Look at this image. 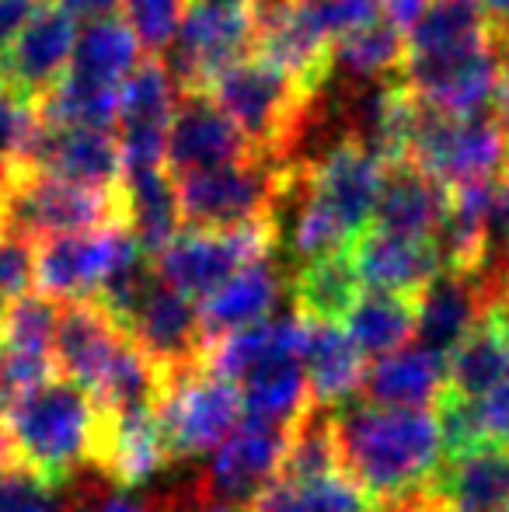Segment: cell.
I'll use <instances>...</instances> for the list:
<instances>
[{
	"label": "cell",
	"instance_id": "6da1fadb",
	"mask_svg": "<svg viewBox=\"0 0 509 512\" xmlns=\"http://www.w3.org/2000/svg\"><path fill=\"white\" fill-rule=\"evenodd\" d=\"M342 471L374 502H394L422 488L443 460L433 411L377 408L363 398L332 408Z\"/></svg>",
	"mask_w": 509,
	"mask_h": 512
},
{
	"label": "cell",
	"instance_id": "7a4b0ae2",
	"mask_svg": "<svg viewBox=\"0 0 509 512\" xmlns=\"http://www.w3.org/2000/svg\"><path fill=\"white\" fill-rule=\"evenodd\" d=\"M105 408L67 377H49L4 411L14 460L53 485H70L91 471Z\"/></svg>",
	"mask_w": 509,
	"mask_h": 512
},
{
	"label": "cell",
	"instance_id": "3957f363",
	"mask_svg": "<svg viewBox=\"0 0 509 512\" xmlns=\"http://www.w3.org/2000/svg\"><path fill=\"white\" fill-rule=\"evenodd\" d=\"M405 161L454 192L496 182L509 168V140L492 108L489 112H436L419 102Z\"/></svg>",
	"mask_w": 509,
	"mask_h": 512
},
{
	"label": "cell",
	"instance_id": "277c9868",
	"mask_svg": "<svg viewBox=\"0 0 509 512\" xmlns=\"http://www.w3.org/2000/svg\"><path fill=\"white\" fill-rule=\"evenodd\" d=\"M203 95H210V102L238 126L252 154L283 161L297 115L311 91L300 88L276 63L262 60L258 53H248L241 60L227 63L220 74H213Z\"/></svg>",
	"mask_w": 509,
	"mask_h": 512
},
{
	"label": "cell",
	"instance_id": "5b68a950",
	"mask_svg": "<svg viewBox=\"0 0 509 512\" xmlns=\"http://www.w3.org/2000/svg\"><path fill=\"white\" fill-rule=\"evenodd\" d=\"M290 175V164L276 161V157L248 154L241 161L220 164V168L175 178L178 209L189 227L203 230L272 227L269 220Z\"/></svg>",
	"mask_w": 509,
	"mask_h": 512
},
{
	"label": "cell",
	"instance_id": "8992f818",
	"mask_svg": "<svg viewBox=\"0 0 509 512\" xmlns=\"http://www.w3.org/2000/svg\"><path fill=\"white\" fill-rule=\"evenodd\" d=\"M241 394L231 380L217 377L203 356L196 363L161 373L154 415L171 460H192L213 453L241 422Z\"/></svg>",
	"mask_w": 509,
	"mask_h": 512
},
{
	"label": "cell",
	"instance_id": "52a82bcc",
	"mask_svg": "<svg viewBox=\"0 0 509 512\" xmlns=\"http://www.w3.org/2000/svg\"><path fill=\"white\" fill-rule=\"evenodd\" d=\"M116 189H84L39 171H18V178L0 192V230L42 244L63 234L112 227L119 223Z\"/></svg>",
	"mask_w": 509,
	"mask_h": 512
},
{
	"label": "cell",
	"instance_id": "ba28073f",
	"mask_svg": "<svg viewBox=\"0 0 509 512\" xmlns=\"http://www.w3.org/2000/svg\"><path fill=\"white\" fill-rule=\"evenodd\" d=\"M255 49V0H185L175 39L161 53L182 91H203L213 74Z\"/></svg>",
	"mask_w": 509,
	"mask_h": 512
},
{
	"label": "cell",
	"instance_id": "9c48e42d",
	"mask_svg": "<svg viewBox=\"0 0 509 512\" xmlns=\"http://www.w3.org/2000/svg\"><path fill=\"white\" fill-rule=\"evenodd\" d=\"M272 251V227L241 230H178L154 255V272L189 300H206L241 265Z\"/></svg>",
	"mask_w": 509,
	"mask_h": 512
},
{
	"label": "cell",
	"instance_id": "30bf717a",
	"mask_svg": "<svg viewBox=\"0 0 509 512\" xmlns=\"http://www.w3.org/2000/svg\"><path fill=\"white\" fill-rule=\"evenodd\" d=\"M136 251L143 248L129 237L123 223L42 241L35 251V290L60 304L91 300L105 279Z\"/></svg>",
	"mask_w": 509,
	"mask_h": 512
},
{
	"label": "cell",
	"instance_id": "8fae6325",
	"mask_svg": "<svg viewBox=\"0 0 509 512\" xmlns=\"http://www.w3.org/2000/svg\"><path fill=\"white\" fill-rule=\"evenodd\" d=\"M182 88L161 56H143L116 95V140L123 171L164 168V140Z\"/></svg>",
	"mask_w": 509,
	"mask_h": 512
},
{
	"label": "cell",
	"instance_id": "7c38bea8",
	"mask_svg": "<svg viewBox=\"0 0 509 512\" xmlns=\"http://www.w3.org/2000/svg\"><path fill=\"white\" fill-rule=\"evenodd\" d=\"M286 446V425L265 418H241L234 432L213 450L210 471L199 478L213 506L245 509L276 478Z\"/></svg>",
	"mask_w": 509,
	"mask_h": 512
},
{
	"label": "cell",
	"instance_id": "4fadbf2b",
	"mask_svg": "<svg viewBox=\"0 0 509 512\" xmlns=\"http://www.w3.org/2000/svg\"><path fill=\"white\" fill-rule=\"evenodd\" d=\"M77 42V18L63 7L49 4L35 7L32 18L21 25L11 46L0 53V88L25 102H39L70 67Z\"/></svg>",
	"mask_w": 509,
	"mask_h": 512
},
{
	"label": "cell",
	"instance_id": "5bb4252c",
	"mask_svg": "<svg viewBox=\"0 0 509 512\" xmlns=\"http://www.w3.org/2000/svg\"><path fill=\"white\" fill-rule=\"evenodd\" d=\"M21 171H39L84 189L112 192L123 178V154L112 129L88 126H49L39 119L25 147Z\"/></svg>",
	"mask_w": 509,
	"mask_h": 512
},
{
	"label": "cell",
	"instance_id": "9a60e30c",
	"mask_svg": "<svg viewBox=\"0 0 509 512\" xmlns=\"http://www.w3.org/2000/svg\"><path fill=\"white\" fill-rule=\"evenodd\" d=\"M384 168L387 164L381 157L360 143H339L325 157L300 168V175H304V189L342 223L349 241H356L374 223Z\"/></svg>",
	"mask_w": 509,
	"mask_h": 512
},
{
	"label": "cell",
	"instance_id": "2e32d148",
	"mask_svg": "<svg viewBox=\"0 0 509 512\" xmlns=\"http://www.w3.org/2000/svg\"><path fill=\"white\" fill-rule=\"evenodd\" d=\"M252 154L248 140L231 119L210 102L203 91H182L171 115L168 140H164V168L171 178H185L192 171L220 168Z\"/></svg>",
	"mask_w": 509,
	"mask_h": 512
},
{
	"label": "cell",
	"instance_id": "e0dca14e",
	"mask_svg": "<svg viewBox=\"0 0 509 512\" xmlns=\"http://www.w3.org/2000/svg\"><path fill=\"white\" fill-rule=\"evenodd\" d=\"M168 464L171 457H168V446H164L161 425H157L154 405L123 408V411L105 408L102 436H98L91 474H98V478H105L116 488L136 492V488H143Z\"/></svg>",
	"mask_w": 509,
	"mask_h": 512
},
{
	"label": "cell",
	"instance_id": "ac0fdd59",
	"mask_svg": "<svg viewBox=\"0 0 509 512\" xmlns=\"http://www.w3.org/2000/svg\"><path fill=\"white\" fill-rule=\"evenodd\" d=\"M126 335L157 363V370L196 363L206 352L203 328H199V307L161 276L150 283L147 297L133 310L126 324Z\"/></svg>",
	"mask_w": 509,
	"mask_h": 512
},
{
	"label": "cell",
	"instance_id": "d6986e66",
	"mask_svg": "<svg viewBox=\"0 0 509 512\" xmlns=\"http://www.w3.org/2000/svg\"><path fill=\"white\" fill-rule=\"evenodd\" d=\"M286 286H290V272L283 269V258H276V251H265L248 265H241L220 290H213L199 304L203 342L210 345L241 328L262 324L283 300Z\"/></svg>",
	"mask_w": 509,
	"mask_h": 512
},
{
	"label": "cell",
	"instance_id": "ffe728a7",
	"mask_svg": "<svg viewBox=\"0 0 509 512\" xmlns=\"http://www.w3.org/2000/svg\"><path fill=\"white\" fill-rule=\"evenodd\" d=\"M126 342L129 335L95 300H70V304H60V321H56L53 335V366L60 370V377L74 380L88 394H95Z\"/></svg>",
	"mask_w": 509,
	"mask_h": 512
},
{
	"label": "cell",
	"instance_id": "44dd1931",
	"mask_svg": "<svg viewBox=\"0 0 509 512\" xmlns=\"http://www.w3.org/2000/svg\"><path fill=\"white\" fill-rule=\"evenodd\" d=\"M489 314V293L475 272L443 269L415 297V338L422 349L447 359Z\"/></svg>",
	"mask_w": 509,
	"mask_h": 512
},
{
	"label": "cell",
	"instance_id": "7402d4cb",
	"mask_svg": "<svg viewBox=\"0 0 509 512\" xmlns=\"http://www.w3.org/2000/svg\"><path fill=\"white\" fill-rule=\"evenodd\" d=\"M356 276L363 290L377 293H401V297H419L422 286L443 272L436 255V244L426 237H401L384 230H367L349 244Z\"/></svg>",
	"mask_w": 509,
	"mask_h": 512
},
{
	"label": "cell",
	"instance_id": "603a6c76",
	"mask_svg": "<svg viewBox=\"0 0 509 512\" xmlns=\"http://www.w3.org/2000/svg\"><path fill=\"white\" fill-rule=\"evenodd\" d=\"M443 512H506L509 509V443L485 439L461 457L440 460L429 478Z\"/></svg>",
	"mask_w": 509,
	"mask_h": 512
},
{
	"label": "cell",
	"instance_id": "cb8c5ba5",
	"mask_svg": "<svg viewBox=\"0 0 509 512\" xmlns=\"http://www.w3.org/2000/svg\"><path fill=\"white\" fill-rule=\"evenodd\" d=\"M447 203L450 192L436 178H429L412 161H391L384 168L370 230L433 241L436 227L447 213Z\"/></svg>",
	"mask_w": 509,
	"mask_h": 512
},
{
	"label": "cell",
	"instance_id": "d4e9b609",
	"mask_svg": "<svg viewBox=\"0 0 509 512\" xmlns=\"http://www.w3.org/2000/svg\"><path fill=\"white\" fill-rule=\"evenodd\" d=\"M447 391V359L422 345H405L391 356L374 359L356 398L377 408L433 411Z\"/></svg>",
	"mask_w": 509,
	"mask_h": 512
},
{
	"label": "cell",
	"instance_id": "484cf974",
	"mask_svg": "<svg viewBox=\"0 0 509 512\" xmlns=\"http://www.w3.org/2000/svg\"><path fill=\"white\" fill-rule=\"evenodd\" d=\"M307 391L321 408H339L353 401L367 377V356L356 349L342 324L304 321V345H300Z\"/></svg>",
	"mask_w": 509,
	"mask_h": 512
},
{
	"label": "cell",
	"instance_id": "4316f807",
	"mask_svg": "<svg viewBox=\"0 0 509 512\" xmlns=\"http://www.w3.org/2000/svg\"><path fill=\"white\" fill-rule=\"evenodd\" d=\"M119 223L150 258L182 230L178 189L168 168H133L119 178Z\"/></svg>",
	"mask_w": 509,
	"mask_h": 512
},
{
	"label": "cell",
	"instance_id": "83f0119b",
	"mask_svg": "<svg viewBox=\"0 0 509 512\" xmlns=\"http://www.w3.org/2000/svg\"><path fill=\"white\" fill-rule=\"evenodd\" d=\"M286 293L293 300V314L304 317V321L342 324L349 317V310H353V304L360 300L363 283L356 276L349 248H342L290 269Z\"/></svg>",
	"mask_w": 509,
	"mask_h": 512
},
{
	"label": "cell",
	"instance_id": "f1b7e54d",
	"mask_svg": "<svg viewBox=\"0 0 509 512\" xmlns=\"http://www.w3.org/2000/svg\"><path fill=\"white\" fill-rule=\"evenodd\" d=\"M143 60V46L136 32L129 28L123 14H105L77 28L74 56H70L67 74L81 77L98 88L119 91V84L133 74V67Z\"/></svg>",
	"mask_w": 509,
	"mask_h": 512
},
{
	"label": "cell",
	"instance_id": "f546056e",
	"mask_svg": "<svg viewBox=\"0 0 509 512\" xmlns=\"http://www.w3.org/2000/svg\"><path fill=\"white\" fill-rule=\"evenodd\" d=\"M245 512H377V502L346 471H335L311 481L272 478Z\"/></svg>",
	"mask_w": 509,
	"mask_h": 512
},
{
	"label": "cell",
	"instance_id": "4dcf8cb0",
	"mask_svg": "<svg viewBox=\"0 0 509 512\" xmlns=\"http://www.w3.org/2000/svg\"><path fill=\"white\" fill-rule=\"evenodd\" d=\"M405 60V35L384 18L356 28L332 42V67L328 77L342 84H377L401 74Z\"/></svg>",
	"mask_w": 509,
	"mask_h": 512
},
{
	"label": "cell",
	"instance_id": "1f68e13d",
	"mask_svg": "<svg viewBox=\"0 0 509 512\" xmlns=\"http://www.w3.org/2000/svg\"><path fill=\"white\" fill-rule=\"evenodd\" d=\"M346 331L367 359L391 356L415 335V297L363 290L346 317Z\"/></svg>",
	"mask_w": 509,
	"mask_h": 512
},
{
	"label": "cell",
	"instance_id": "d6a6232c",
	"mask_svg": "<svg viewBox=\"0 0 509 512\" xmlns=\"http://www.w3.org/2000/svg\"><path fill=\"white\" fill-rule=\"evenodd\" d=\"M342 471L339 443H335L332 408L307 405L293 422H286V446L279 460V481H311Z\"/></svg>",
	"mask_w": 509,
	"mask_h": 512
},
{
	"label": "cell",
	"instance_id": "836d02e7",
	"mask_svg": "<svg viewBox=\"0 0 509 512\" xmlns=\"http://www.w3.org/2000/svg\"><path fill=\"white\" fill-rule=\"evenodd\" d=\"M503 380H509V349L485 314V321L447 356V387L482 401Z\"/></svg>",
	"mask_w": 509,
	"mask_h": 512
},
{
	"label": "cell",
	"instance_id": "e575fe53",
	"mask_svg": "<svg viewBox=\"0 0 509 512\" xmlns=\"http://www.w3.org/2000/svg\"><path fill=\"white\" fill-rule=\"evenodd\" d=\"M56 321H60V300L28 290L0 307V345L32 356H53Z\"/></svg>",
	"mask_w": 509,
	"mask_h": 512
},
{
	"label": "cell",
	"instance_id": "d590c367",
	"mask_svg": "<svg viewBox=\"0 0 509 512\" xmlns=\"http://www.w3.org/2000/svg\"><path fill=\"white\" fill-rule=\"evenodd\" d=\"M206 506L199 495V485H189L185 492L171 495V499H140V495L126 492V488H109V481H84L74 495L67 499V512H196Z\"/></svg>",
	"mask_w": 509,
	"mask_h": 512
},
{
	"label": "cell",
	"instance_id": "8d00e7d4",
	"mask_svg": "<svg viewBox=\"0 0 509 512\" xmlns=\"http://www.w3.org/2000/svg\"><path fill=\"white\" fill-rule=\"evenodd\" d=\"M0 512H67L63 485H53L21 460L0 467Z\"/></svg>",
	"mask_w": 509,
	"mask_h": 512
},
{
	"label": "cell",
	"instance_id": "74e56055",
	"mask_svg": "<svg viewBox=\"0 0 509 512\" xmlns=\"http://www.w3.org/2000/svg\"><path fill=\"white\" fill-rule=\"evenodd\" d=\"M35 126H39L35 105L0 88V192L18 178Z\"/></svg>",
	"mask_w": 509,
	"mask_h": 512
},
{
	"label": "cell",
	"instance_id": "f35d334b",
	"mask_svg": "<svg viewBox=\"0 0 509 512\" xmlns=\"http://www.w3.org/2000/svg\"><path fill=\"white\" fill-rule=\"evenodd\" d=\"M185 0H123V18L136 32L150 56H161L168 42L175 39V28L182 21Z\"/></svg>",
	"mask_w": 509,
	"mask_h": 512
},
{
	"label": "cell",
	"instance_id": "ab89813d",
	"mask_svg": "<svg viewBox=\"0 0 509 512\" xmlns=\"http://www.w3.org/2000/svg\"><path fill=\"white\" fill-rule=\"evenodd\" d=\"M300 7L328 42L381 18V0H300Z\"/></svg>",
	"mask_w": 509,
	"mask_h": 512
},
{
	"label": "cell",
	"instance_id": "60d3db41",
	"mask_svg": "<svg viewBox=\"0 0 509 512\" xmlns=\"http://www.w3.org/2000/svg\"><path fill=\"white\" fill-rule=\"evenodd\" d=\"M35 286V244L0 230V307Z\"/></svg>",
	"mask_w": 509,
	"mask_h": 512
},
{
	"label": "cell",
	"instance_id": "b9f144b4",
	"mask_svg": "<svg viewBox=\"0 0 509 512\" xmlns=\"http://www.w3.org/2000/svg\"><path fill=\"white\" fill-rule=\"evenodd\" d=\"M478 411H482V422H485V432L489 439H503L509 443V380L489 391L482 401H478Z\"/></svg>",
	"mask_w": 509,
	"mask_h": 512
},
{
	"label": "cell",
	"instance_id": "7bdbcfd3",
	"mask_svg": "<svg viewBox=\"0 0 509 512\" xmlns=\"http://www.w3.org/2000/svg\"><path fill=\"white\" fill-rule=\"evenodd\" d=\"M42 0H0V53L11 46V39L21 32L28 18L35 14Z\"/></svg>",
	"mask_w": 509,
	"mask_h": 512
},
{
	"label": "cell",
	"instance_id": "ee69618b",
	"mask_svg": "<svg viewBox=\"0 0 509 512\" xmlns=\"http://www.w3.org/2000/svg\"><path fill=\"white\" fill-rule=\"evenodd\" d=\"M429 7V0H381V18L387 25H394L401 35H408V28L422 18V11Z\"/></svg>",
	"mask_w": 509,
	"mask_h": 512
},
{
	"label": "cell",
	"instance_id": "f6af8a7d",
	"mask_svg": "<svg viewBox=\"0 0 509 512\" xmlns=\"http://www.w3.org/2000/svg\"><path fill=\"white\" fill-rule=\"evenodd\" d=\"M53 4L63 7L70 18H84V21H95V18H105V14L123 11V0H53Z\"/></svg>",
	"mask_w": 509,
	"mask_h": 512
},
{
	"label": "cell",
	"instance_id": "bcb514c9",
	"mask_svg": "<svg viewBox=\"0 0 509 512\" xmlns=\"http://www.w3.org/2000/svg\"><path fill=\"white\" fill-rule=\"evenodd\" d=\"M492 115L503 126L506 140H509V42L503 39V70H499V84H496V98H492Z\"/></svg>",
	"mask_w": 509,
	"mask_h": 512
},
{
	"label": "cell",
	"instance_id": "7dc6e473",
	"mask_svg": "<svg viewBox=\"0 0 509 512\" xmlns=\"http://www.w3.org/2000/svg\"><path fill=\"white\" fill-rule=\"evenodd\" d=\"M471 4L489 18V25L496 28L499 39L509 42V0H471Z\"/></svg>",
	"mask_w": 509,
	"mask_h": 512
},
{
	"label": "cell",
	"instance_id": "c3c4849f",
	"mask_svg": "<svg viewBox=\"0 0 509 512\" xmlns=\"http://www.w3.org/2000/svg\"><path fill=\"white\" fill-rule=\"evenodd\" d=\"M489 321H492V328L499 331V338L506 342V349H509V286L503 293H499L496 300H492V307H489Z\"/></svg>",
	"mask_w": 509,
	"mask_h": 512
},
{
	"label": "cell",
	"instance_id": "681fc988",
	"mask_svg": "<svg viewBox=\"0 0 509 512\" xmlns=\"http://www.w3.org/2000/svg\"><path fill=\"white\" fill-rule=\"evenodd\" d=\"M11 460H14V450H11V436H7L4 422H0V467H4V464H11Z\"/></svg>",
	"mask_w": 509,
	"mask_h": 512
},
{
	"label": "cell",
	"instance_id": "f907efd6",
	"mask_svg": "<svg viewBox=\"0 0 509 512\" xmlns=\"http://www.w3.org/2000/svg\"><path fill=\"white\" fill-rule=\"evenodd\" d=\"M206 512H245V509H234V506H210Z\"/></svg>",
	"mask_w": 509,
	"mask_h": 512
},
{
	"label": "cell",
	"instance_id": "816d5d0a",
	"mask_svg": "<svg viewBox=\"0 0 509 512\" xmlns=\"http://www.w3.org/2000/svg\"><path fill=\"white\" fill-rule=\"evenodd\" d=\"M506 512H509V509H506Z\"/></svg>",
	"mask_w": 509,
	"mask_h": 512
}]
</instances>
